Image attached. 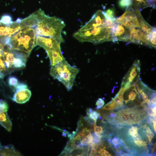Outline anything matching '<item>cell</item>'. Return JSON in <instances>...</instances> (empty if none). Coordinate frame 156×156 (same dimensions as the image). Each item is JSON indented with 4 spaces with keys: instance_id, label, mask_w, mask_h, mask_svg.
<instances>
[{
    "instance_id": "obj_1",
    "label": "cell",
    "mask_w": 156,
    "mask_h": 156,
    "mask_svg": "<svg viewBox=\"0 0 156 156\" xmlns=\"http://www.w3.org/2000/svg\"><path fill=\"white\" fill-rule=\"evenodd\" d=\"M114 21L105 17L103 11H97L91 18L73 34L79 41L97 44L112 41V27Z\"/></svg>"
},
{
    "instance_id": "obj_2",
    "label": "cell",
    "mask_w": 156,
    "mask_h": 156,
    "mask_svg": "<svg viewBox=\"0 0 156 156\" xmlns=\"http://www.w3.org/2000/svg\"><path fill=\"white\" fill-rule=\"evenodd\" d=\"M37 20L34 27L36 36L48 37L53 38L60 42H63L62 33L65 26L64 21L55 16L46 15L40 9L35 12Z\"/></svg>"
},
{
    "instance_id": "obj_3",
    "label": "cell",
    "mask_w": 156,
    "mask_h": 156,
    "mask_svg": "<svg viewBox=\"0 0 156 156\" xmlns=\"http://www.w3.org/2000/svg\"><path fill=\"white\" fill-rule=\"evenodd\" d=\"M20 28L12 36L9 43L12 50L23 53L28 56L36 45V35L33 27L20 23Z\"/></svg>"
},
{
    "instance_id": "obj_4",
    "label": "cell",
    "mask_w": 156,
    "mask_h": 156,
    "mask_svg": "<svg viewBox=\"0 0 156 156\" xmlns=\"http://www.w3.org/2000/svg\"><path fill=\"white\" fill-rule=\"evenodd\" d=\"M125 125L121 127L122 132L119 135L121 139L129 144L133 153V151L138 153L140 150L141 154V150L143 152V150L147 151L148 141L144 128L139 125Z\"/></svg>"
},
{
    "instance_id": "obj_5",
    "label": "cell",
    "mask_w": 156,
    "mask_h": 156,
    "mask_svg": "<svg viewBox=\"0 0 156 156\" xmlns=\"http://www.w3.org/2000/svg\"><path fill=\"white\" fill-rule=\"evenodd\" d=\"M79 70L75 66H71L65 60L52 66L50 74L53 78L62 82L68 91L73 86L76 77Z\"/></svg>"
},
{
    "instance_id": "obj_6",
    "label": "cell",
    "mask_w": 156,
    "mask_h": 156,
    "mask_svg": "<svg viewBox=\"0 0 156 156\" xmlns=\"http://www.w3.org/2000/svg\"><path fill=\"white\" fill-rule=\"evenodd\" d=\"M115 21L128 28H141L140 22L132 8L126 9L122 16L116 19Z\"/></svg>"
},
{
    "instance_id": "obj_7",
    "label": "cell",
    "mask_w": 156,
    "mask_h": 156,
    "mask_svg": "<svg viewBox=\"0 0 156 156\" xmlns=\"http://www.w3.org/2000/svg\"><path fill=\"white\" fill-rule=\"evenodd\" d=\"M124 102L126 106L136 107L145 104L142 99L135 84H132L126 89L123 95Z\"/></svg>"
},
{
    "instance_id": "obj_8",
    "label": "cell",
    "mask_w": 156,
    "mask_h": 156,
    "mask_svg": "<svg viewBox=\"0 0 156 156\" xmlns=\"http://www.w3.org/2000/svg\"><path fill=\"white\" fill-rule=\"evenodd\" d=\"M140 62L136 60L123 78L122 84L129 87L135 83L140 78Z\"/></svg>"
},
{
    "instance_id": "obj_9",
    "label": "cell",
    "mask_w": 156,
    "mask_h": 156,
    "mask_svg": "<svg viewBox=\"0 0 156 156\" xmlns=\"http://www.w3.org/2000/svg\"><path fill=\"white\" fill-rule=\"evenodd\" d=\"M112 41L120 40L129 42V28L115 22L112 27Z\"/></svg>"
},
{
    "instance_id": "obj_10",
    "label": "cell",
    "mask_w": 156,
    "mask_h": 156,
    "mask_svg": "<svg viewBox=\"0 0 156 156\" xmlns=\"http://www.w3.org/2000/svg\"><path fill=\"white\" fill-rule=\"evenodd\" d=\"M129 29L130 36L129 42L149 45L146 34L140 29L133 28H129Z\"/></svg>"
},
{
    "instance_id": "obj_11",
    "label": "cell",
    "mask_w": 156,
    "mask_h": 156,
    "mask_svg": "<svg viewBox=\"0 0 156 156\" xmlns=\"http://www.w3.org/2000/svg\"><path fill=\"white\" fill-rule=\"evenodd\" d=\"M60 42L51 38L37 36L36 38V45L43 48L45 50L60 49Z\"/></svg>"
},
{
    "instance_id": "obj_12",
    "label": "cell",
    "mask_w": 156,
    "mask_h": 156,
    "mask_svg": "<svg viewBox=\"0 0 156 156\" xmlns=\"http://www.w3.org/2000/svg\"><path fill=\"white\" fill-rule=\"evenodd\" d=\"M50 60L51 66L56 65L65 60L61 48L45 50Z\"/></svg>"
},
{
    "instance_id": "obj_13",
    "label": "cell",
    "mask_w": 156,
    "mask_h": 156,
    "mask_svg": "<svg viewBox=\"0 0 156 156\" xmlns=\"http://www.w3.org/2000/svg\"><path fill=\"white\" fill-rule=\"evenodd\" d=\"M31 94V91L28 88L21 90L15 93L12 99L18 103H24L29 100Z\"/></svg>"
},
{
    "instance_id": "obj_14",
    "label": "cell",
    "mask_w": 156,
    "mask_h": 156,
    "mask_svg": "<svg viewBox=\"0 0 156 156\" xmlns=\"http://www.w3.org/2000/svg\"><path fill=\"white\" fill-rule=\"evenodd\" d=\"M134 10L140 22L141 25L140 29L146 34H148L152 31L154 27L151 26L145 21L140 13V9L135 8Z\"/></svg>"
},
{
    "instance_id": "obj_15",
    "label": "cell",
    "mask_w": 156,
    "mask_h": 156,
    "mask_svg": "<svg viewBox=\"0 0 156 156\" xmlns=\"http://www.w3.org/2000/svg\"><path fill=\"white\" fill-rule=\"evenodd\" d=\"M0 124L9 132L11 131L12 124L7 112L0 113Z\"/></svg>"
},
{
    "instance_id": "obj_16",
    "label": "cell",
    "mask_w": 156,
    "mask_h": 156,
    "mask_svg": "<svg viewBox=\"0 0 156 156\" xmlns=\"http://www.w3.org/2000/svg\"><path fill=\"white\" fill-rule=\"evenodd\" d=\"M149 45L156 47V28L154 27L149 33L146 34Z\"/></svg>"
},
{
    "instance_id": "obj_17",
    "label": "cell",
    "mask_w": 156,
    "mask_h": 156,
    "mask_svg": "<svg viewBox=\"0 0 156 156\" xmlns=\"http://www.w3.org/2000/svg\"><path fill=\"white\" fill-rule=\"evenodd\" d=\"M93 140V137L91 133L90 132L86 136L80 140V143L78 144L79 148H82L83 147L92 143Z\"/></svg>"
},
{
    "instance_id": "obj_18",
    "label": "cell",
    "mask_w": 156,
    "mask_h": 156,
    "mask_svg": "<svg viewBox=\"0 0 156 156\" xmlns=\"http://www.w3.org/2000/svg\"><path fill=\"white\" fill-rule=\"evenodd\" d=\"M87 114L88 115L87 117L88 119L93 121L94 122V123H96L98 118L100 116L99 112L94 110L91 108L87 109Z\"/></svg>"
},
{
    "instance_id": "obj_19",
    "label": "cell",
    "mask_w": 156,
    "mask_h": 156,
    "mask_svg": "<svg viewBox=\"0 0 156 156\" xmlns=\"http://www.w3.org/2000/svg\"><path fill=\"white\" fill-rule=\"evenodd\" d=\"M0 153L3 155H19L13 147H10L8 146L3 148V149L1 151Z\"/></svg>"
},
{
    "instance_id": "obj_20",
    "label": "cell",
    "mask_w": 156,
    "mask_h": 156,
    "mask_svg": "<svg viewBox=\"0 0 156 156\" xmlns=\"http://www.w3.org/2000/svg\"><path fill=\"white\" fill-rule=\"evenodd\" d=\"M90 130L89 129L86 127L83 128L81 131L78 133L75 137H74L72 139L70 140L71 141L74 142L76 141L80 140L82 138L87 135L90 132Z\"/></svg>"
},
{
    "instance_id": "obj_21",
    "label": "cell",
    "mask_w": 156,
    "mask_h": 156,
    "mask_svg": "<svg viewBox=\"0 0 156 156\" xmlns=\"http://www.w3.org/2000/svg\"><path fill=\"white\" fill-rule=\"evenodd\" d=\"M103 13L107 19L115 21L116 18L115 14V11L113 8L109 9L104 11H102Z\"/></svg>"
},
{
    "instance_id": "obj_22",
    "label": "cell",
    "mask_w": 156,
    "mask_h": 156,
    "mask_svg": "<svg viewBox=\"0 0 156 156\" xmlns=\"http://www.w3.org/2000/svg\"><path fill=\"white\" fill-rule=\"evenodd\" d=\"M133 4V0H120L118 5L120 7L126 9H129Z\"/></svg>"
},
{
    "instance_id": "obj_23",
    "label": "cell",
    "mask_w": 156,
    "mask_h": 156,
    "mask_svg": "<svg viewBox=\"0 0 156 156\" xmlns=\"http://www.w3.org/2000/svg\"><path fill=\"white\" fill-rule=\"evenodd\" d=\"M0 22L4 25H8L12 23L13 22L11 16L8 14L3 15L0 19Z\"/></svg>"
},
{
    "instance_id": "obj_24",
    "label": "cell",
    "mask_w": 156,
    "mask_h": 156,
    "mask_svg": "<svg viewBox=\"0 0 156 156\" xmlns=\"http://www.w3.org/2000/svg\"><path fill=\"white\" fill-rule=\"evenodd\" d=\"M8 83L11 87H14V88L18 83V80L17 78L13 76L9 77L8 79Z\"/></svg>"
},
{
    "instance_id": "obj_25",
    "label": "cell",
    "mask_w": 156,
    "mask_h": 156,
    "mask_svg": "<svg viewBox=\"0 0 156 156\" xmlns=\"http://www.w3.org/2000/svg\"><path fill=\"white\" fill-rule=\"evenodd\" d=\"M103 109H106L112 110L116 109L115 103L112 99L111 101L108 103L101 108Z\"/></svg>"
},
{
    "instance_id": "obj_26",
    "label": "cell",
    "mask_w": 156,
    "mask_h": 156,
    "mask_svg": "<svg viewBox=\"0 0 156 156\" xmlns=\"http://www.w3.org/2000/svg\"><path fill=\"white\" fill-rule=\"evenodd\" d=\"M8 109L7 103L5 101L0 100V113L4 112H7Z\"/></svg>"
},
{
    "instance_id": "obj_27",
    "label": "cell",
    "mask_w": 156,
    "mask_h": 156,
    "mask_svg": "<svg viewBox=\"0 0 156 156\" xmlns=\"http://www.w3.org/2000/svg\"><path fill=\"white\" fill-rule=\"evenodd\" d=\"M94 131L95 133L97 135H101L102 136V134L103 133V128L100 126L96 125V123L94 124Z\"/></svg>"
},
{
    "instance_id": "obj_28",
    "label": "cell",
    "mask_w": 156,
    "mask_h": 156,
    "mask_svg": "<svg viewBox=\"0 0 156 156\" xmlns=\"http://www.w3.org/2000/svg\"><path fill=\"white\" fill-rule=\"evenodd\" d=\"M27 88V86L26 83H18L16 86L15 89L16 92H17L19 90Z\"/></svg>"
},
{
    "instance_id": "obj_29",
    "label": "cell",
    "mask_w": 156,
    "mask_h": 156,
    "mask_svg": "<svg viewBox=\"0 0 156 156\" xmlns=\"http://www.w3.org/2000/svg\"><path fill=\"white\" fill-rule=\"evenodd\" d=\"M105 103L103 99L99 98L97 101L96 105L97 106L96 108L99 109L101 108L104 105Z\"/></svg>"
}]
</instances>
